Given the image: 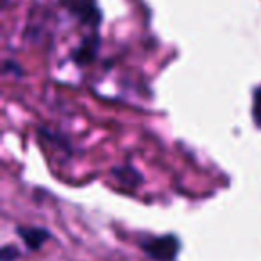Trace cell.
Here are the masks:
<instances>
[{
    "label": "cell",
    "mask_w": 261,
    "mask_h": 261,
    "mask_svg": "<svg viewBox=\"0 0 261 261\" xmlns=\"http://www.w3.org/2000/svg\"><path fill=\"white\" fill-rule=\"evenodd\" d=\"M98 48H100V36L97 33L90 34V36L83 38L79 45L72 50V61L75 63L77 66H84L90 65L97 59L98 56Z\"/></svg>",
    "instance_id": "obj_3"
},
{
    "label": "cell",
    "mask_w": 261,
    "mask_h": 261,
    "mask_svg": "<svg viewBox=\"0 0 261 261\" xmlns=\"http://www.w3.org/2000/svg\"><path fill=\"white\" fill-rule=\"evenodd\" d=\"M111 174L115 175V179L120 182V185H123L125 188H130V190L138 188V186L143 182V175L129 163L120 165V167H115L111 170Z\"/></svg>",
    "instance_id": "obj_5"
},
{
    "label": "cell",
    "mask_w": 261,
    "mask_h": 261,
    "mask_svg": "<svg viewBox=\"0 0 261 261\" xmlns=\"http://www.w3.org/2000/svg\"><path fill=\"white\" fill-rule=\"evenodd\" d=\"M140 247L152 261H175L181 250V242L175 234L168 232L163 236H143Z\"/></svg>",
    "instance_id": "obj_1"
},
{
    "label": "cell",
    "mask_w": 261,
    "mask_h": 261,
    "mask_svg": "<svg viewBox=\"0 0 261 261\" xmlns=\"http://www.w3.org/2000/svg\"><path fill=\"white\" fill-rule=\"evenodd\" d=\"M65 8L72 16H75L83 25L97 29L102 23V11L97 0H65Z\"/></svg>",
    "instance_id": "obj_2"
},
{
    "label": "cell",
    "mask_w": 261,
    "mask_h": 261,
    "mask_svg": "<svg viewBox=\"0 0 261 261\" xmlns=\"http://www.w3.org/2000/svg\"><path fill=\"white\" fill-rule=\"evenodd\" d=\"M16 234L20 236L27 249L31 250H40L45 242L52 238L50 231L45 227H34V225H18L16 227Z\"/></svg>",
    "instance_id": "obj_4"
},
{
    "label": "cell",
    "mask_w": 261,
    "mask_h": 261,
    "mask_svg": "<svg viewBox=\"0 0 261 261\" xmlns=\"http://www.w3.org/2000/svg\"><path fill=\"white\" fill-rule=\"evenodd\" d=\"M252 118L256 122V125L261 127V88H257L254 91V98H252Z\"/></svg>",
    "instance_id": "obj_6"
},
{
    "label": "cell",
    "mask_w": 261,
    "mask_h": 261,
    "mask_svg": "<svg viewBox=\"0 0 261 261\" xmlns=\"http://www.w3.org/2000/svg\"><path fill=\"white\" fill-rule=\"evenodd\" d=\"M15 73L16 77H20V75H23V70L20 68V65L16 61H11V59H8V61L4 63V73Z\"/></svg>",
    "instance_id": "obj_8"
},
{
    "label": "cell",
    "mask_w": 261,
    "mask_h": 261,
    "mask_svg": "<svg viewBox=\"0 0 261 261\" xmlns=\"http://www.w3.org/2000/svg\"><path fill=\"white\" fill-rule=\"evenodd\" d=\"M20 256H22L20 250L13 245H4L2 250H0V259L2 261H15V259H18Z\"/></svg>",
    "instance_id": "obj_7"
}]
</instances>
